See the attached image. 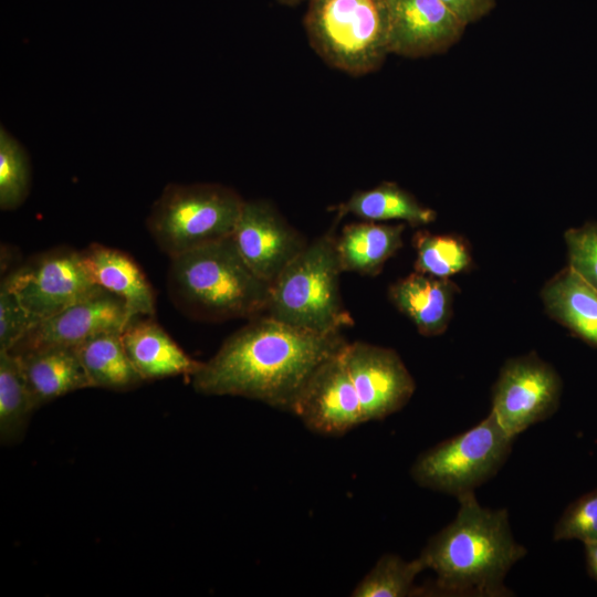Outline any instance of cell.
I'll use <instances>...</instances> for the list:
<instances>
[{
  "label": "cell",
  "instance_id": "cell-14",
  "mask_svg": "<svg viewBox=\"0 0 597 597\" xmlns=\"http://www.w3.org/2000/svg\"><path fill=\"white\" fill-rule=\"evenodd\" d=\"M386 1L390 53L415 59L443 53L467 27L441 0Z\"/></svg>",
  "mask_w": 597,
  "mask_h": 597
},
{
  "label": "cell",
  "instance_id": "cell-13",
  "mask_svg": "<svg viewBox=\"0 0 597 597\" xmlns=\"http://www.w3.org/2000/svg\"><path fill=\"white\" fill-rule=\"evenodd\" d=\"M343 348L316 368L292 410L310 431L317 434L338 437L365 423Z\"/></svg>",
  "mask_w": 597,
  "mask_h": 597
},
{
  "label": "cell",
  "instance_id": "cell-7",
  "mask_svg": "<svg viewBox=\"0 0 597 597\" xmlns=\"http://www.w3.org/2000/svg\"><path fill=\"white\" fill-rule=\"evenodd\" d=\"M514 438L490 413L471 429L420 453L410 469L420 486L457 499L474 493L509 458Z\"/></svg>",
  "mask_w": 597,
  "mask_h": 597
},
{
  "label": "cell",
  "instance_id": "cell-19",
  "mask_svg": "<svg viewBox=\"0 0 597 597\" xmlns=\"http://www.w3.org/2000/svg\"><path fill=\"white\" fill-rule=\"evenodd\" d=\"M15 356L36 409L69 392L92 387L73 347L49 346Z\"/></svg>",
  "mask_w": 597,
  "mask_h": 597
},
{
  "label": "cell",
  "instance_id": "cell-31",
  "mask_svg": "<svg viewBox=\"0 0 597 597\" xmlns=\"http://www.w3.org/2000/svg\"><path fill=\"white\" fill-rule=\"evenodd\" d=\"M584 545L587 572L589 576L597 582V541L589 542Z\"/></svg>",
  "mask_w": 597,
  "mask_h": 597
},
{
  "label": "cell",
  "instance_id": "cell-5",
  "mask_svg": "<svg viewBox=\"0 0 597 597\" xmlns=\"http://www.w3.org/2000/svg\"><path fill=\"white\" fill-rule=\"evenodd\" d=\"M304 24L315 52L349 75L376 71L390 53L386 0H310Z\"/></svg>",
  "mask_w": 597,
  "mask_h": 597
},
{
  "label": "cell",
  "instance_id": "cell-2",
  "mask_svg": "<svg viewBox=\"0 0 597 597\" xmlns=\"http://www.w3.org/2000/svg\"><path fill=\"white\" fill-rule=\"evenodd\" d=\"M451 523L434 534L418 556L436 578L420 595L505 597L504 579L526 548L513 536L505 509L483 507L474 493L458 499Z\"/></svg>",
  "mask_w": 597,
  "mask_h": 597
},
{
  "label": "cell",
  "instance_id": "cell-22",
  "mask_svg": "<svg viewBox=\"0 0 597 597\" xmlns=\"http://www.w3.org/2000/svg\"><path fill=\"white\" fill-rule=\"evenodd\" d=\"M122 333L104 332L73 347L92 387L128 390L144 381L126 353Z\"/></svg>",
  "mask_w": 597,
  "mask_h": 597
},
{
  "label": "cell",
  "instance_id": "cell-21",
  "mask_svg": "<svg viewBox=\"0 0 597 597\" xmlns=\"http://www.w3.org/2000/svg\"><path fill=\"white\" fill-rule=\"evenodd\" d=\"M334 209L336 221L346 214H354L364 221L401 220L419 227L437 218L433 209L423 206L413 195L391 181H384L371 189L357 190Z\"/></svg>",
  "mask_w": 597,
  "mask_h": 597
},
{
  "label": "cell",
  "instance_id": "cell-16",
  "mask_svg": "<svg viewBox=\"0 0 597 597\" xmlns=\"http://www.w3.org/2000/svg\"><path fill=\"white\" fill-rule=\"evenodd\" d=\"M126 353L143 380L184 375L191 377L202 365L182 348L151 316L132 318L122 333Z\"/></svg>",
  "mask_w": 597,
  "mask_h": 597
},
{
  "label": "cell",
  "instance_id": "cell-24",
  "mask_svg": "<svg viewBox=\"0 0 597 597\" xmlns=\"http://www.w3.org/2000/svg\"><path fill=\"white\" fill-rule=\"evenodd\" d=\"M412 244L416 250L413 266L417 272L450 279L472 265L469 243L460 235L419 230L412 238Z\"/></svg>",
  "mask_w": 597,
  "mask_h": 597
},
{
  "label": "cell",
  "instance_id": "cell-18",
  "mask_svg": "<svg viewBox=\"0 0 597 597\" xmlns=\"http://www.w3.org/2000/svg\"><path fill=\"white\" fill-rule=\"evenodd\" d=\"M540 295L549 317L597 348V289L594 285L566 265L546 281Z\"/></svg>",
  "mask_w": 597,
  "mask_h": 597
},
{
  "label": "cell",
  "instance_id": "cell-23",
  "mask_svg": "<svg viewBox=\"0 0 597 597\" xmlns=\"http://www.w3.org/2000/svg\"><path fill=\"white\" fill-rule=\"evenodd\" d=\"M35 409L19 358L9 350H0L1 442L20 439Z\"/></svg>",
  "mask_w": 597,
  "mask_h": 597
},
{
  "label": "cell",
  "instance_id": "cell-28",
  "mask_svg": "<svg viewBox=\"0 0 597 597\" xmlns=\"http://www.w3.org/2000/svg\"><path fill=\"white\" fill-rule=\"evenodd\" d=\"M567 265L597 289V222L588 221L564 233Z\"/></svg>",
  "mask_w": 597,
  "mask_h": 597
},
{
  "label": "cell",
  "instance_id": "cell-30",
  "mask_svg": "<svg viewBox=\"0 0 597 597\" xmlns=\"http://www.w3.org/2000/svg\"><path fill=\"white\" fill-rule=\"evenodd\" d=\"M465 25L479 21L495 6V0H441Z\"/></svg>",
  "mask_w": 597,
  "mask_h": 597
},
{
  "label": "cell",
  "instance_id": "cell-17",
  "mask_svg": "<svg viewBox=\"0 0 597 597\" xmlns=\"http://www.w3.org/2000/svg\"><path fill=\"white\" fill-rule=\"evenodd\" d=\"M80 254L92 283L122 297L133 317L155 314L154 290L128 254L97 243L90 244Z\"/></svg>",
  "mask_w": 597,
  "mask_h": 597
},
{
  "label": "cell",
  "instance_id": "cell-12",
  "mask_svg": "<svg viewBox=\"0 0 597 597\" xmlns=\"http://www.w3.org/2000/svg\"><path fill=\"white\" fill-rule=\"evenodd\" d=\"M248 266L271 284L308 244L266 200H244L231 235Z\"/></svg>",
  "mask_w": 597,
  "mask_h": 597
},
{
  "label": "cell",
  "instance_id": "cell-15",
  "mask_svg": "<svg viewBox=\"0 0 597 597\" xmlns=\"http://www.w3.org/2000/svg\"><path fill=\"white\" fill-rule=\"evenodd\" d=\"M459 287L450 279L412 272L388 289L389 301L428 337L443 334L452 318Z\"/></svg>",
  "mask_w": 597,
  "mask_h": 597
},
{
  "label": "cell",
  "instance_id": "cell-20",
  "mask_svg": "<svg viewBox=\"0 0 597 597\" xmlns=\"http://www.w3.org/2000/svg\"><path fill=\"white\" fill-rule=\"evenodd\" d=\"M405 228V223L385 224L373 221L346 224L336 237L342 272L378 275L385 263L402 248Z\"/></svg>",
  "mask_w": 597,
  "mask_h": 597
},
{
  "label": "cell",
  "instance_id": "cell-6",
  "mask_svg": "<svg viewBox=\"0 0 597 597\" xmlns=\"http://www.w3.org/2000/svg\"><path fill=\"white\" fill-rule=\"evenodd\" d=\"M244 199L220 184H168L146 220L151 238L169 258L232 235Z\"/></svg>",
  "mask_w": 597,
  "mask_h": 597
},
{
  "label": "cell",
  "instance_id": "cell-1",
  "mask_svg": "<svg viewBox=\"0 0 597 597\" xmlns=\"http://www.w3.org/2000/svg\"><path fill=\"white\" fill-rule=\"evenodd\" d=\"M346 341L341 332L316 333L259 315L234 333L190 377L208 396H239L292 412L303 387Z\"/></svg>",
  "mask_w": 597,
  "mask_h": 597
},
{
  "label": "cell",
  "instance_id": "cell-27",
  "mask_svg": "<svg viewBox=\"0 0 597 597\" xmlns=\"http://www.w3.org/2000/svg\"><path fill=\"white\" fill-rule=\"evenodd\" d=\"M554 541H597V489L572 502L557 520Z\"/></svg>",
  "mask_w": 597,
  "mask_h": 597
},
{
  "label": "cell",
  "instance_id": "cell-29",
  "mask_svg": "<svg viewBox=\"0 0 597 597\" xmlns=\"http://www.w3.org/2000/svg\"><path fill=\"white\" fill-rule=\"evenodd\" d=\"M40 322L21 304L15 294L0 285V350H10Z\"/></svg>",
  "mask_w": 597,
  "mask_h": 597
},
{
  "label": "cell",
  "instance_id": "cell-10",
  "mask_svg": "<svg viewBox=\"0 0 597 597\" xmlns=\"http://www.w3.org/2000/svg\"><path fill=\"white\" fill-rule=\"evenodd\" d=\"M343 358L356 388L364 422L383 420L411 399L416 383L395 349L346 343Z\"/></svg>",
  "mask_w": 597,
  "mask_h": 597
},
{
  "label": "cell",
  "instance_id": "cell-4",
  "mask_svg": "<svg viewBox=\"0 0 597 597\" xmlns=\"http://www.w3.org/2000/svg\"><path fill=\"white\" fill-rule=\"evenodd\" d=\"M337 222L310 242L270 284L264 315L316 333L341 332L354 324L339 290Z\"/></svg>",
  "mask_w": 597,
  "mask_h": 597
},
{
  "label": "cell",
  "instance_id": "cell-11",
  "mask_svg": "<svg viewBox=\"0 0 597 597\" xmlns=\"http://www.w3.org/2000/svg\"><path fill=\"white\" fill-rule=\"evenodd\" d=\"M132 318L122 297L95 285L80 300L40 322L9 352L19 355L49 346L74 347L104 332H123Z\"/></svg>",
  "mask_w": 597,
  "mask_h": 597
},
{
  "label": "cell",
  "instance_id": "cell-25",
  "mask_svg": "<svg viewBox=\"0 0 597 597\" xmlns=\"http://www.w3.org/2000/svg\"><path fill=\"white\" fill-rule=\"evenodd\" d=\"M426 567L417 557L405 561L396 554L383 555L352 591L353 597L419 596L415 580Z\"/></svg>",
  "mask_w": 597,
  "mask_h": 597
},
{
  "label": "cell",
  "instance_id": "cell-8",
  "mask_svg": "<svg viewBox=\"0 0 597 597\" xmlns=\"http://www.w3.org/2000/svg\"><path fill=\"white\" fill-rule=\"evenodd\" d=\"M563 381L535 352L507 359L492 387V407L501 427L513 438L552 417L558 409Z\"/></svg>",
  "mask_w": 597,
  "mask_h": 597
},
{
  "label": "cell",
  "instance_id": "cell-9",
  "mask_svg": "<svg viewBox=\"0 0 597 597\" xmlns=\"http://www.w3.org/2000/svg\"><path fill=\"white\" fill-rule=\"evenodd\" d=\"M1 282L39 322L57 314L95 286L80 251L65 247L30 258Z\"/></svg>",
  "mask_w": 597,
  "mask_h": 597
},
{
  "label": "cell",
  "instance_id": "cell-32",
  "mask_svg": "<svg viewBox=\"0 0 597 597\" xmlns=\"http://www.w3.org/2000/svg\"><path fill=\"white\" fill-rule=\"evenodd\" d=\"M277 1L285 6H294L296 3H300L303 0H277Z\"/></svg>",
  "mask_w": 597,
  "mask_h": 597
},
{
  "label": "cell",
  "instance_id": "cell-3",
  "mask_svg": "<svg viewBox=\"0 0 597 597\" xmlns=\"http://www.w3.org/2000/svg\"><path fill=\"white\" fill-rule=\"evenodd\" d=\"M167 287L184 314L206 322L264 314L270 284L240 255L231 237L170 258Z\"/></svg>",
  "mask_w": 597,
  "mask_h": 597
},
{
  "label": "cell",
  "instance_id": "cell-26",
  "mask_svg": "<svg viewBox=\"0 0 597 597\" xmlns=\"http://www.w3.org/2000/svg\"><path fill=\"white\" fill-rule=\"evenodd\" d=\"M31 166L23 146L3 127L0 128V208L13 210L30 191Z\"/></svg>",
  "mask_w": 597,
  "mask_h": 597
}]
</instances>
